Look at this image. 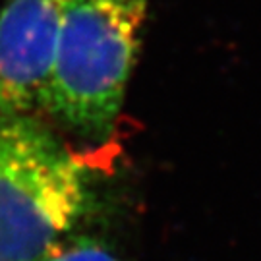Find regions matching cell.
<instances>
[{
  "mask_svg": "<svg viewBox=\"0 0 261 261\" xmlns=\"http://www.w3.org/2000/svg\"><path fill=\"white\" fill-rule=\"evenodd\" d=\"M39 261H118L103 242L72 234Z\"/></svg>",
  "mask_w": 261,
  "mask_h": 261,
  "instance_id": "obj_4",
  "label": "cell"
},
{
  "mask_svg": "<svg viewBox=\"0 0 261 261\" xmlns=\"http://www.w3.org/2000/svg\"><path fill=\"white\" fill-rule=\"evenodd\" d=\"M70 0H8L0 10V114L43 111Z\"/></svg>",
  "mask_w": 261,
  "mask_h": 261,
  "instance_id": "obj_3",
  "label": "cell"
},
{
  "mask_svg": "<svg viewBox=\"0 0 261 261\" xmlns=\"http://www.w3.org/2000/svg\"><path fill=\"white\" fill-rule=\"evenodd\" d=\"M149 0H70L43 111L89 141L120 116Z\"/></svg>",
  "mask_w": 261,
  "mask_h": 261,
  "instance_id": "obj_2",
  "label": "cell"
},
{
  "mask_svg": "<svg viewBox=\"0 0 261 261\" xmlns=\"http://www.w3.org/2000/svg\"><path fill=\"white\" fill-rule=\"evenodd\" d=\"M95 203L91 168L35 116L0 114V261H39Z\"/></svg>",
  "mask_w": 261,
  "mask_h": 261,
  "instance_id": "obj_1",
  "label": "cell"
}]
</instances>
